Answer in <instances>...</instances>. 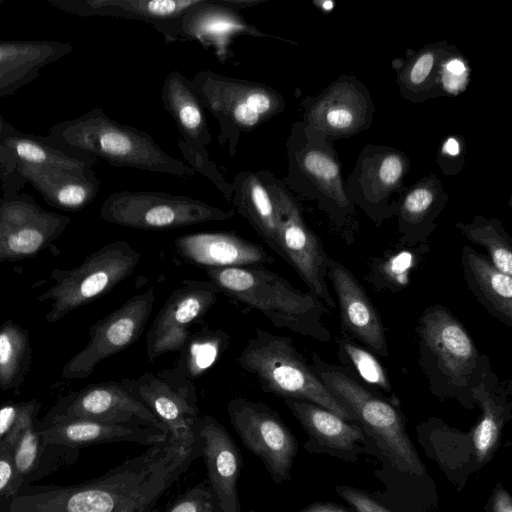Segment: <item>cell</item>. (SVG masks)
<instances>
[{"label": "cell", "mask_w": 512, "mask_h": 512, "mask_svg": "<svg viewBox=\"0 0 512 512\" xmlns=\"http://www.w3.org/2000/svg\"><path fill=\"white\" fill-rule=\"evenodd\" d=\"M4 3V0H0V6Z\"/></svg>", "instance_id": "52"}, {"label": "cell", "mask_w": 512, "mask_h": 512, "mask_svg": "<svg viewBox=\"0 0 512 512\" xmlns=\"http://www.w3.org/2000/svg\"><path fill=\"white\" fill-rule=\"evenodd\" d=\"M57 9L81 17L109 16L144 21L166 43L181 39L184 14L200 0H47Z\"/></svg>", "instance_id": "21"}, {"label": "cell", "mask_w": 512, "mask_h": 512, "mask_svg": "<svg viewBox=\"0 0 512 512\" xmlns=\"http://www.w3.org/2000/svg\"><path fill=\"white\" fill-rule=\"evenodd\" d=\"M177 145L182 157L196 173L206 177L221 192L227 201H231L233 195L232 184L229 183L219 167L212 161L205 148L193 146L182 138H178Z\"/></svg>", "instance_id": "44"}, {"label": "cell", "mask_w": 512, "mask_h": 512, "mask_svg": "<svg viewBox=\"0 0 512 512\" xmlns=\"http://www.w3.org/2000/svg\"><path fill=\"white\" fill-rule=\"evenodd\" d=\"M177 253L204 268L260 266L272 263L265 249L233 232L184 234L174 240Z\"/></svg>", "instance_id": "24"}, {"label": "cell", "mask_w": 512, "mask_h": 512, "mask_svg": "<svg viewBox=\"0 0 512 512\" xmlns=\"http://www.w3.org/2000/svg\"><path fill=\"white\" fill-rule=\"evenodd\" d=\"M18 173L54 208L79 211L97 196L100 181L93 170L85 173L17 163Z\"/></svg>", "instance_id": "28"}, {"label": "cell", "mask_w": 512, "mask_h": 512, "mask_svg": "<svg viewBox=\"0 0 512 512\" xmlns=\"http://www.w3.org/2000/svg\"><path fill=\"white\" fill-rule=\"evenodd\" d=\"M336 490L343 499L354 507L356 512H389L367 494L356 488L338 486Z\"/></svg>", "instance_id": "49"}, {"label": "cell", "mask_w": 512, "mask_h": 512, "mask_svg": "<svg viewBox=\"0 0 512 512\" xmlns=\"http://www.w3.org/2000/svg\"><path fill=\"white\" fill-rule=\"evenodd\" d=\"M409 170L410 160L403 151L382 144H367L344 180L346 195L380 226L386 219L397 216L399 203L391 198L394 194L401 198L408 188L404 179Z\"/></svg>", "instance_id": "12"}, {"label": "cell", "mask_w": 512, "mask_h": 512, "mask_svg": "<svg viewBox=\"0 0 512 512\" xmlns=\"http://www.w3.org/2000/svg\"><path fill=\"white\" fill-rule=\"evenodd\" d=\"M231 202L258 236L283 258L274 199L257 172L241 171L232 181Z\"/></svg>", "instance_id": "31"}, {"label": "cell", "mask_w": 512, "mask_h": 512, "mask_svg": "<svg viewBox=\"0 0 512 512\" xmlns=\"http://www.w3.org/2000/svg\"><path fill=\"white\" fill-rule=\"evenodd\" d=\"M508 389L499 382L490 362L484 369L478 384L472 390V398L482 410L480 420L473 430L476 459L483 463L494 452L505 422L511 417Z\"/></svg>", "instance_id": "30"}, {"label": "cell", "mask_w": 512, "mask_h": 512, "mask_svg": "<svg viewBox=\"0 0 512 512\" xmlns=\"http://www.w3.org/2000/svg\"><path fill=\"white\" fill-rule=\"evenodd\" d=\"M327 278L335 291L342 333L387 357L388 345L380 315L362 285L342 264L329 258Z\"/></svg>", "instance_id": "22"}, {"label": "cell", "mask_w": 512, "mask_h": 512, "mask_svg": "<svg viewBox=\"0 0 512 512\" xmlns=\"http://www.w3.org/2000/svg\"><path fill=\"white\" fill-rule=\"evenodd\" d=\"M284 403L305 429L311 442L332 449L351 450L364 440L359 425L350 424L319 405L297 399H284Z\"/></svg>", "instance_id": "35"}, {"label": "cell", "mask_w": 512, "mask_h": 512, "mask_svg": "<svg viewBox=\"0 0 512 512\" xmlns=\"http://www.w3.org/2000/svg\"><path fill=\"white\" fill-rule=\"evenodd\" d=\"M219 293L210 280H183L168 296L146 334L148 359L179 352L192 333L191 327L205 317Z\"/></svg>", "instance_id": "19"}, {"label": "cell", "mask_w": 512, "mask_h": 512, "mask_svg": "<svg viewBox=\"0 0 512 512\" xmlns=\"http://www.w3.org/2000/svg\"><path fill=\"white\" fill-rule=\"evenodd\" d=\"M237 362L254 375L266 393L283 399L304 400L319 405L346 421L351 413L333 396L289 337L255 329Z\"/></svg>", "instance_id": "6"}, {"label": "cell", "mask_w": 512, "mask_h": 512, "mask_svg": "<svg viewBox=\"0 0 512 512\" xmlns=\"http://www.w3.org/2000/svg\"><path fill=\"white\" fill-rule=\"evenodd\" d=\"M9 451L17 472L18 491L60 467L74 463L80 452L45 443L38 428V419L23 429Z\"/></svg>", "instance_id": "32"}, {"label": "cell", "mask_w": 512, "mask_h": 512, "mask_svg": "<svg viewBox=\"0 0 512 512\" xmlns=\"http://www.w3.org/2000/svg\"><path fill=\"white\" fill-rule=\"evenodd\" d=\"M31 360L29 331L6 320L0 326V389L18 390L29 372Z\"/></svg>", "instance_id": "38"}, {"label": "cell", "mask_w": 512, "mask_h": 512, "mask_svg": "<svg viewBox=\"0 0 512 512\" xmlns=\"http://www.w3.org/2000/svg\"><path fill=\"white\" fill-rule=\"evenodd\" d=\"M450 47L447 40L427 44L399 67L396 81L405 100L422 103L440 97L438 74L441 61Z\"/></svg>", "instance_id": "36"}, {"label": "cell", "mask_w": 512, "mask_h": 512, "mask_svg": "<svg viewBox=\"0 0 512 512\" xmlns=\"http://www.w3.org/2000/svg\"><path fill=\"white\" fill-rule=\"evenodd\" d=\"M301 106L302 121L333 142L369 129L376 111L368 87L356 76L346 74L318 95L304 97Z\"/></svg>", "instance_id": "17"}, {"label": "cell", "mask_w": 512, "mask_h": 512, "mask_svg": "<svg viewBox=\"0 0 512 512\" xmlns=\"http://www.w3.org/2000/svg\"><path fill=\"white\" fill-rule=\"evenodd\" d=\"M141 257L130 243L118 240L94 251L77 267L53 269L49 278L54 284L37 297L40 302L52 301L45 320L57 323L73 310L109 293L132 274Z\"/></svg>", "instance_id": "9"}, {"label": "cell", "mask_w": 512, "mask_h": 512, "mask_svg": "<svg viewBox=\"0 0 512 512\" xmlns=\"http://www.w3.org/2000/svg\"><path fill=\"white\" fill-rule=\"evenodd\" d=\"M0 140L13 154L17 163L25 165L85 173L93 170L97 162L74 158L47 144L40 136L23 133L12 124L1 135Z\"/></svg>", "instance_id": "37"}, {"label": "cell", "mask_w": 512, "mask_h": 512, "mask_svg": "<svg viewBox=\"0 0 512 512\" xmlns=\"http://www.w3.org/2000/svg\"><path fill=\"white\" fill-rule=\"evenodd\" d=\"M470 80V69L464 55L451 45L441 61L438 74L440 96H457L465 91Z\"/></svg>", "instance_id": "42"}, {"label": "cell", "mask_w": 512, "mask_h": 512, "mask_svg": "<svg viewBox=\"0 0 512 512\" xmlns=\"http://www.w3.org/2000/svg\"><path fill=\"white\" fill-rule=\"evenodd\" d=\"M466 154L465 140L460 135H449L442 142L437 154V162L445 175H454L464 166Z\"/></svg>", "instance_id": "47"}, {"label": "cell", "mask_w": 512, "mask_h": 512, "mask_svg": "<svg viewBox=\"0 0 512 512\" xmlns=\"http://www.w3.org/2000/svg\"><path fill=\"white\" fill-rule=\"evenodd\" d=\"M120 382L162 423L169 442L188 454L201 456L196 432L200 415L194 383L174 384L151 372Z\"/></svg>", "instance_id": "18"}, {"label": "cell", "mask_w": 512, "mask_h": 512, "mask_svg": "<svg viewBox=\"0 0 512 512\" xmlns=\"http://www.w3.org/2000/svg\"><path fill=\"white\" fill-rule=\"evenodd\" d=\"M164 512H216L207 481L186 490Z\"/></svg>", "instance_id": "45"}, {"label": "cell", "mask_w": 512, "mask_h": 512, "mask_svg": "<svg viewBox=\"0 0 512 512\" xmlns=\"http://www.w3.org/2000/svg\"><path fill=\"white\" fill-rule=\"evenodd\" d=\"M455 227L468 241L484 247L499 271L512 276V238L497 218L476 215L470 223H456Z\"/></svg>", "instance_id": "39"}, {"label": "cell", "mask_w": 512, "mask_h": 512, "mask_svg": "<svg viewBox=\"0 0 512 512\" xmlns=\"http://www.w3.org/2000/svg\"><path fill=\"white\" fill-rule=\"evenodd\" d=\"M257 173L276 205L283 259L295 269L309 292L328 308H335L336 303L326 281L330 256L325 252L320 238L306 224L299 202L283 180L265 169Z\"/></svg>", "instance_id": "11"}, {"label": "cell", "mask_w": 512, "mask_h": 512, "mask_svg": "<svg viewBox=\"0 0 512 512\" xmlns=\"http://www.w3.org/2000/svg\"><path fill=\"white\" fill-rule=\"evenodd\" d=\"M197 458L167 441L75 485L23 486L0 512H152Z\"/></svg>", "instance_id": "1"}, {"label": "cell", "mask_w": 512, "mask_h": 512, "mask_svg": "<svg viewBox=\"0 0 512 512\" xmlns=\"http://www.w3.org/2000/svg\"><path fill=\"white\" fill-rule=\"evenodd\" d=\"M0 176H1V170H0Z\"/></svg>", "instance_id": "53"}, {"label": "cell", "mask_w": 512, "mask_h": 512, "mask_svg": "<svg viewBox=\"0 0 512 512\" xmlns=\"http://www.w3.org/2000/svg\"><path fill=\"white\" fill-rule=\"evenodd\" d=\"M238 36L280 39L248 23L239 11L224 6L222 0H200L183 16L181 39H192L212 47L218 59L226 62L230 45Z\"/></svg>", "instance_id": "23"}, {"label": "cell", "mask_w": 512, "mask_h": 512, "mask_svg": "<svg viewBox=\"0 0 512 512\" xmlns=\"http://www.w3.org/2000/svg\"><path fill=\"white\" fill-rule=\"evenodd\" d=\"M337 355L348 372H354L361 380L373 387L392 393L389 378L377 358L344 333L338 341Z\"/></svg>", "instance_id": "40"}, {"label": "cell", "mask_w": 512, "mask_h": 512, "mask_svg": "<svg viewBox=\"0 0 512 512\" xmlns=\"http://www.w3.org/2000/svg\"><path fill=\"white\" fill-rule=\"evenodd\" d=\"M300 512H348L345 509L329 504V503H314L311 504Z\"/></svg>", "instance_id": "51"}, {"label": "cell", "mask_w": 512, "mask_h": 512, "mask_svg": "<svg viewBox=\"0 0 512 512\" xmlns=\"http://www.w3.org/2000/svg\"><path fill=\"white\" fill-rule=\"evenodd\" d=\"M416 332L419 365L432 393L474 406L472 390L490 361L465 326L446 307L435 304L424 310Z\"/></svg>", "instance_id": "3"}, {"label": "cell", "mask_w": 512, "mask_h": 512, "mask_svg": "<svg viewBox=\"0 0 512 512\" xmlns=\"http://www.w3.org/2000/svg\"><path fill=\"white\" fill-rule=\"evenodd\" d=\"M9 123L0 114V137L9 127ZM0 182L1 194L20 193L26 182L21 178L17 169V160L0 140Z\"/></svg>", "instance_id": "46"}, {"label": "cell", "mask_w": 512, "mask_h": 512, "mask_svg": "<svg viewBox=\"0 0 512 512\" xmlns=\"http://www.w3.org/2000/svg\"><path fill=\"white\" fill-rule=\"evenodd\" d=\"M17 492V472L11 453L0 449V505L11 500Z\"/></svg>", "instance_id": "48"}, {"label": "cell", "mask_w": 512, "mask_h": 512, "mask_svg": "<svg viewBox=\"0 0 512 512\" xmlns=\"http://www.w3.org/2000/svg\"><path fill=\"white\" fill-rule=\"evenodd\" d=\"M196 432L216 512H255L244 511L240 505L238 480L242 461L232 436L208 414L199 416Z\"/></svg>", "instance_id": "20"}, {"label": "cell", "mask_w": 512, "mask_h": 512, "mask_svg": "<svg viewBox=\"0 0 512 512\" xmlns=\"http://www.w3.org/2000/svg\"><path fill=\"white\" fill-rule=\"evenodd\" d=\"M448 200L449 195L436 175L424 176L408 186L399 199L397 213L401 244L410 248L426 245Z\"/></svg>", "instance_id": "26"}, {"label": "cell", "mask_w": 512, "mask_h": 512, "mask_svg": "<svg viewBox=\"0 0 512 512\" xmlns=\"http://www.w3.org/2000/svg\"><path fill=\"white\" fill-rule=\"evenodd\" d=\"M310 366L398 470L415 476L425 473L402 417L390 403L368 390L345 368L324 361L316 353H312Z\"/></svg>", "instance_id": "7"}, {"label": "cell", "mask_w": 512, "mask_h": 512, "mask_svg": "<svg viewBox=\"0 0 512 512\" xmlns=\"http://www.w3.org/2000/svg\"><path fill=\"white\" fill-rule=\"evenodd\" d=\"M161 99L187 143L205 148L212 141L205 109L196 92L180 71L172 70L165 78Z\"/></svg>", "instance_id": "33"}, {"label": "cell", "mask_w": 512, "mask_h": 512, "mask_svg": "<svg viewBox=\"0 0 512 512\" xmlns=\"http://www.w3.org/2000/svg\"><path fill=\"white\" fill-rule=\"evenodd\" d=\"M38 428L43 441L73 450L94 444L131 442L146 446L168 441V435L158 429L135 424H111L89 420H72Z\"/></svg>", "instance_id": "25"}, {"label": "cell", "mask_w": 512, "mask_h": 512, "mask_svg": "<svg viewBox=\"0 0 512 512\" xmlns=\"http://www.w3.org/2000/svg\"><path fill=\"white\" fill-rule=\"evenodd\" d=\"M220 292L261 312L277 328L329 342L331 332L324 317L329 309L311 292L295 288L288 280L262 266L205 268Z\"/></svg>", "instance_id": "4"}, {"label": "cell", "mask_w": 512, "mask_h": 512, "mask_svg": "<svg viewBox=\"0 0 512 512\" xmlns=\"http://www.w3.org/2000/svg\"><path fill=\"white\" fill-rule=\"evenodd\" d=\"M416 266V255L409 250L392 253L387 259H377L372 265L371 273L384 271V276L375 280L373 285L380 284L389 290H400L409 283V273Z\"/></svg>", "instance_id": "43"}, {"label": "cell", "mask_w": 512, "mask_h": 512, "mask_svg": "<svg viewBox=\"0 0 512 512\" xmlns=\"http://www.w3.org/2000/svg\"><path fill=\"white\" fill-rule=\"evenodd\" d=\"M73 50L56 40H0V98L14 94L40 70Z\"/></svg>", "instance_id": "27"}, {"label": "cell", "mask_w": 512, "mask_h": 512, "mask_svg": "<svg viewBox=\"0 0 512 512\" xmlns=\"http://www.w3.org/2000/svg\"><path fill=\"white\" fill-rule=\"evenodd\" d=\"M287 188L314 201L328 216L331 225L345 237L357 227L355 206L344 187L341 163L333 145L321 132L302 120L294 122L286 141Z\"/></svg>", "instance_id": "5"}, {"label": "cell", "mask_w": 512, "mask_h": 512, "mask_svg": "<svg viewBox=\"0 0 512 512\" xmlns=\"http://www.w3.org/2000/svg\"><path fill=\"white\" fill-rule=\"evenodd\" d=\"M153 287L128 299L88 329V343L62 368V378L81 380L103 360L127 349L143 333L155 302Z\"/></svg>", "instance_id": "14"}, {"label": "cell", "mask_w": 512, "mask_h": 512, "mask_svg": "<svg viewBox=\"0 0 512 512\" xmlns=\"http://www.w3.org/2000/svg\"><path fill=\"white\" fill-rule=\"evenodd\" d=\"M188 80L203 108L217 120V142L227 148L230 157L236 155L243 133L271 120L286 106L280 92L262 83L209 70H201Z\"/></svg>", "instance_id": "8"}, {"label": "cell", "mask_w": 512, "mask_h": 512, "mask_svg": "<svg viewBox=\"0 0 512 512\" xmlns=\"http://www.w3.org/2000/svg\"><path fill=\"white\" fill-rule=\"evenodd\" d=\"M108 223L142 230H166L206 222L225 221L234 210H224L199 199L160 191H119L100 208Z\"/></svg>", "instance_id": "10"}, {"label": "cell", "mask_w": 512, "mask_h": 512, "mask_svg": "<svg viewBox=\"0 0 512 512\" xmlns=\"http://www.w3.org/2000/svg\"><path fill=\"white\" fill-rule=\"evenodd\" d=\"M463 277L472 295L489 315L512 325V278L469 245L461 252Z\"/></svg>", "instance_id": "29"}, {"label": "cell", "mask_w": 512, "mask_h": 512, "mask_svg": "<svg viewBox=\"0 0 512 512\" xmlns=\"http://www.w3.org/2000/svg\"><path fill=\"white\" fill-rule=\"evenodd\" d=\"M72 420L135 424L155 428L168 435L162 423L120 381L89 384L61 397L39 420V424L46 426Z\"/></svg>", "instance_id": "15"}, {"label": "cell", "mask_w": 512, "mask_h": 512, "mask_svg": "<svg viewBox=\"0 0 512 512\" xmlns=\"http://www.w3.org/2000/svg\"><path fill=\"white\" fill-rule=\"evenodd\" d=\"M490 512H512V501L510 494L502 487L494 489L491 502Z\"/></svg>", "instance_id": "50"}, {"label": "cell", "mask_w": 512, "mask_h": 512, "mask_svg": "<svg viewBox=\"0 0 512 512\" xmlns=\"http://www.w3.org/2000/svg\"><path fill=\"white\" fill-rule=\"evenodd\" d=\"M229 343L230 336L223 330L204 327L192 332L179 351L175 366L157 375L174 384L194 383L217 363Z\"/></svg>", "instance_id": "34"}, {"label": "cell", "mask_w": 512, "mask_h": 512, "mask_svg": "<svg viewBox=\"0 0 512 512\" xmlns=\"http://www.w3.org/2000/svg\"><path fill=\"white\" fill-rule=\"evenodd\" d=\"M71 218L42 208L23 192L0 195V263L35 257L49 248Z\"/></svg>", "instance_id": "16"}, {"label": "cell", "mask_w": 512, "mask_h": 512, "mask_svg": "<svg viewBox=\"0 0 512 512\" xmlns=\"http://www.w3.org/2000/svg\"><path fill=\"white\" fill-rule=\"evenodd\" d=\"M227 413L242 444L262 461L272 481L290 480L298 444L279 414L263 402L243 397L229 400Z\"/></svg>", "instance_id": "13"}, {"label": "cell", "mask_w": 512, "mask_h": 512, "mask_svg": "<svg viewBox=\"0 0 512 512\" xmlns=\"http://www.w3.org/2000/svg\"><path fill=\"white\" fill-rule=\"evenodd\" d=\"M40 408L37 399L0 404V449L10 450L23 429L37 419Z\"/></svg>", "instance_id": "41"}, {"label": "cell", "mask_w": 512, "mask_h": 512, "mask_svg": "<svg viewBox=\"0 0 512 512\" xmlns=\"http://www.w3.org/2000/svg\"><path fill=\"white\" fill-rule=\"evenodd\" d=\"M41 139L78 159H102L115 167H130L190 179L196 172L168 155L153 138L135 127L111 119L102 108L54 124Z\"/></svg>", "instance_id": "2"}]
</instances>
